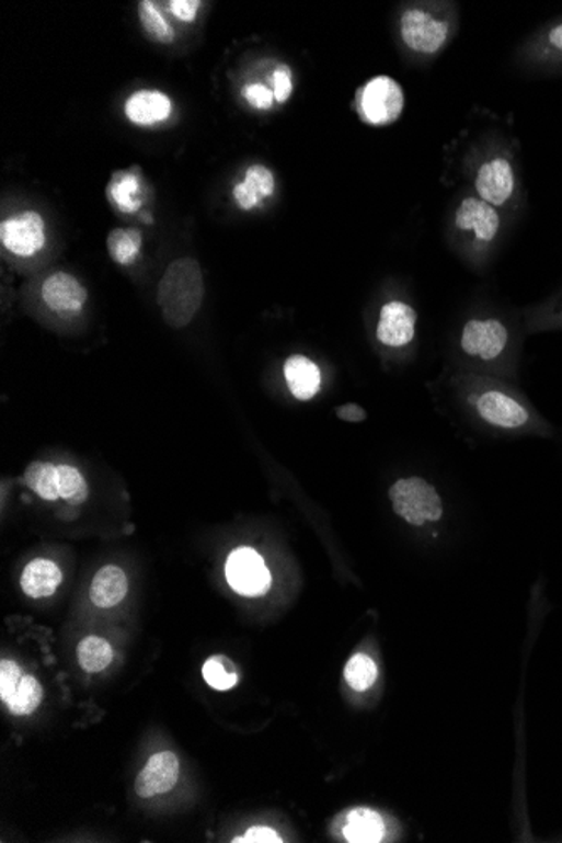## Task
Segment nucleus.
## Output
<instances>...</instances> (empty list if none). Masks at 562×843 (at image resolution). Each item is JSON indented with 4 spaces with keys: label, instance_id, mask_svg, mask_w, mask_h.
<instances>
[{
    "label": "nucleus",
    "instance_id": "f257e3e1",
    "mask_svg": "<svg viewBox=\"0 0 562 843\" xmlns=\"http://www.w3.org/2000/svg\"><path fill=\"white\" fill-rule=\"evenodd\" d=\"M468 189L480 200L497 207L508 218H519L526 209L519 144L507 135L490 132L468 152L464 162Z\"/></svg>",
    "mask_w": 562,
    "mask_h": 843
},
{
    "label": "nucleus",
    "instance_id": "f03ea898",
    "mask_svg": "<svg viewBox=\"0 0 562 843\" xmlns=\"http://www.w3.org/2000/svg\"><path fill=\"white\" fill-rule=\"evenodd\" d=\"M458 27L460 8L455 2H404L395 18L398 43L416 65H428L447 52L457 37Z\"/></svg>",
    "mask_w": 562,
    "mask_h": 843
},
{
    "label": "nucleus",
    "instance_id": "7ed1b4c3",
    "mask_svg": "<svg viewBox=\"0 0 562 843\" xmlns=\"http://www.w3.org/2000/svg\"><path fill=\"white\" fill-rule=\"evenodd\" d=\"M514 219L480 200L470 189L455 197L450 210L451 232L461 239L477 258L492 253Z\"/></svg>",
    "mask_w": 562,
    "mask_h": 843
},
{
    "label": "nucleus",
    "instance_id": "20e7f679",
    "mask_svg": "<svg viewBox=\"0 0 562 843\" xmlns=\"http://www.w3.org/2000/svg\"><path fill=\"white\" fill-rule=\"evenodd\" d=\"M204 300V278L199 261L179 258L163 272L157 288V304L172 329H185L197 316Z\"/></svg>",
    "mask_w": 562,
    "mask_h": 843
},
{
    "label": "nucleus",
    "instance_id": "39448f33",
    "mask_svg": "<svg viewBox=\"0 0 562 843\" xmlns=\"http://www.w3.org/2000/svg\"><path fill=\"white\" fill-rule=\"evenodd\" d=\"M514 62L527 77H562V15L530 33L515 49Z\"/></svg>",
    "mask_w": 562,
    "mask_h": 843
},
{
    "label": "nucleus",
    "instance_id": "423d86ee",
    "mask_svg": "<svg viewBox=\"0 0 562 843\" xmlns=\"http://www.w3.org/2000/svg\"><path fill=\"white\" fill-rule=\"evenodd\" d=\"M512 345V327L501 317H473L461 329V351L483 364H497L511 357Z\"/></svg>",
    "mask_w": 562,
    "mask_h": 843
},
{
    "label": "nucleus",
    "instance_id": "0eeeda50",
    "mask_svg": "<svg viewBox=\"0 0 562 843\" xmlns=\"http://www.w3.org/2000/svg\"><path fill=\"white\" fill-rule=\"evenodd\" d=\"M406 105L403 87L394 78L379 75L359 87L356 110L364 124L388 127L401 118Z\"/></svg>",
    "mask_w": 562,
    "mask_h": 843
},
{
    "label": "nucleus",
    "instance_id": "6e6552de",
    "mask_svg": "<svg viewBox=\"0 0 562 843\" xmlns=\"http://www.w3.org/2000/svg\"><path fill=\"white\" fill-rule=\"evenodd\" d=\"M392 509L408 524L421 525L438 522L443 503L435 487L420 477L401 478L389 489Z\"/></svg>",
    "mask_w": 562,
    "mask_h": 843
},
{
    "label": "nucleus",
    "instance_id": "1a4fd4ad",
    "mask_svg": "<svg viewBox=\"0 0 562 843\" xmlns=\"http://www.w3.org/2000/svg\"><path fill=\"white\" fill-rule=\"evenodd\" d=\"M473 402L479 417L498 430L524 431L530 426H541L526 401L508 389L489 386L475 396Z\"/></svg>",
    "mask_w": 562,
    "mask_h": 843
},
{
    "label": "nucleus",
    "instance_id": "9d476101",
    "mask_svg": "<svg viewBox=\"0 0 562 843\" xmlns=\"http://www.w3.org/2000/svg\"><path fill=\"white\" fill-rule=\"evenodd\" d=\"M226 580L229 586L243 596H262L272 586V574L265 561L251 547H240L229 554L226 561Z\"/></svg>",
    "mask_w": 562,
    "mask_h": 843
},
{
    "label": "nucleus",
    "instance_id": "9b49d317",
    "mask_svg": "<svg viewBox=\"0 0 562 843\" xmlns=\"http://www.w3.org/2000/svg\"><path fill=\"white\" fill-rule=\"evenodd\" d=\"M0 241L15 257H34L46 244V225L37 210H21L0 226Z\"/></svg>",
    "mask_w": 562,
    "mask_h": 843
},
{
    "label": "nucleus",
    "instance_id": "f8f14e48",
    "mask_svg": "<svg viewBox=\"0 0 562 843\" xmlns=\"http://www.w3.org/2000/svg\"><path fill=\"white\" fill-rule=\"evenodd\" d=\"M417 311L403 300H389L379 311L376 339L389 349L408 348L416 337Z\"/></svg>",
    "mask_w": 562,
    "mask_h": 843
},
{
    "label": "nucleus",
    "instance_id": "ddd939ff",
    "mask_svg": "<svg viewBox=\"0 0 562 843\" xmlns=\"http://www.w3.org/2000/svg\"><path fill=\"white\" fill-rule=\"evenodd\" d=\"M41 297L49 310L59 316H73L83 308L88 292L80 280L65 272H56L44 280Z\"/></svg>",
    "mask_w": 562,
    "mask_h": 843
},
{
    "label": "nucleus",
    "instance_id": "4468645a",
    "mask_svg": "<svg viewBox=\"0 0 562 843\" xmlns=\"http://www.w3.org/2000/svg\"><path fill=\"white\" fill-rule=\"evenodd\" d=\"M179 760L171 751L153 754L135 779V793L140 798H152L171 791L179 782Z\"/></svg>",
    "mask_w": 562,
    "mask_h": 843
},
{
    "label": "nucleus",
    "instance_id": "2eb2a0df",
    "mask_svg": "<svg viewBox=\"0 0 562 843\" xmlns=\"http://www.w3.org/2000/svg\"><path fill=\"white\" fill-rule=\"evenodd\" d=\"M275 172L263 163H253L244 172L243 181L232 187V200L241 210H253L275 196Z\"/></svg>",
    "mask_w": 562,
    "mask_h": 843
},
{
    "label": "nucleus",
    "instance_id": "dca6fc26",
    "mask_svg": "<svg viewBox=\"0 0 562 843\" xmlns=\"http://www.w3.org/2000/svg\"><path fill=\"white\" fill-rule=\"evenodd\" d=\"M174 103L159 90H138L128 96L125 115L138 127L162 124L172 115Z\"/></svg>",
    "mask_w": 562,
    "mask_h": 843
},
{
    "label": "nucleus",
    "instance_id": "f3484780",
    "mask_svg": "<svg viewBox=\"0 0 562 843\" xmlns=\"http://www.w3.org/2000/svg\"><path fill=\"white\" fill-rule=\"evenodd\" d=\"M284 376L298 401H310L322 388V371L307 355L294 354L285 361Z\"/></svg>",
    "mask_w": 562,
    "mask_h": 843
},
{
    "label": "nucleus",
    "instance_id": "a211bd4d",
    "mask_svg": "<svg viewBox=\"0 0 562 843\" xmlns=\"http://www.w3.org/2000/svg\"><path fill=\"white\" fill-rule=\"evenodd\" d=\"M61 583V569L51 559H33L21 574L22 591L34 600L53 596Z\"/></svg>",
    "mask_w": 562,
    "mask_h": 843
},
{
    "label": "nucleus",
    "instance_id": "6ab92c4d",
    "mask_svg": "<svg viewBox=\"0 0 562 843\" xmlns=\"http://www.w3.org/2000/svg\"><path fill=\"white\" fill-rule=\"evenodd\" d=\"M128 593V580L124 569L118 566H105L91 581L90 597L99 608H113L124 601Z\"/></svg>",
    "mask_w": 562,
    "mask_h": 843
},
{
    "label": "nucleus",
    "instance_id": "aec40b11",
    "mask_svg": "<svg viewBox=\"0 0 562 843\" xmlns=\"http://www.w3.org/2000/svg\"><path fill=\"white\" fill-rule=\"evenodd\" d=\"M342 836L353 843H378L385 839L381 814L367 808L348 811L342 823Z\"/></svg>",
    "mask_w": 562,
    "mask_h": 843
},
{
    "label": "nucleus",
    "instance_id": "412c9836",
    "mask_svg": "<svg viewBox=\"0 0 562 843\" xmlns=\"http://www.w3.org/2000/svg\"><path fill=\"white\" fill-rule=\"evenodd\" d=\"M106 197L121 213H137L142 207V184L131 171H118L112 175Z\"/></svg>",
    "mask_w": 562,
    "mask_h": 843
},
{
    "label": "nucleus",
    "instance_id": "4be33fe9",
    "mask_svg": "<svg viewBox=\"0 0 562 843\" xmlns=\"http://www.w3.org/2000/svg\"><path fill=\"white\" fill-rule=\"evenodd\" d=\"M22 481L27 489L33 490L37 497L48 502L61 499L59 495L58 465L49 462H33L22 475Z\"/></svg>",
    "mask_w": 562,
    "mask_h": 843
},
{
    "label": "nucleus",
    "instance_id": "5701e85b",
    "mask_svg": "<svg viewBox=\"0 0 562 843\" xmlns=\"http://www.w3.org/2000/svg\"><path fill=\"white\" fill-rule=\"evenodd\" d=\"M142 243V231L135 228L112 229L106 238L110 257L116 264H124V266L137 260Z\"/></svg>",
    "mask_w": 562,
    "mask_h": 843
},
{
    "label": "nucleus",
    "instance_id": "b1692460",
    "mask_svg": "<svg viewBox=\"0 0 562 843\" xmlns=\"http://www.w3.org/2000/svg\"><path fill=\"white\" fill-rule=\"evenodd\" d=\"M138 19H140V24H142L144 31H146L150 39L162 44L174 43V27L169 24L168 19L163 15L162 8L157 2H152V0L138 2Z\"/></svg>",
    "mask_w": 562,
    "mask_h": 843
},
{
    "label": "nucleus",
    "instance_id": "393cba45",
    "mask_svg": "<svg viewBox=\"0 0 562 843\" xmlns=\"http://www.w3.org/2000/svg\"><path fill=\"white\" fill-rule=\"evenodd\" d=\"M203 677L209 687L216 691H229L240 682L237 663L226 656H213L203 667Z\"/></svg>",
    "mask_w": 562,
    "mask_h": 843
},
{
    "label": "nucleus",
    "instance_id": "a878e982",
    "mask_svg": "<svg viewBox=\"0 0 562 843\" xmlns=\"http://www.w3.org/2000/svg\"><path fill=\"white\" fill-rule=\"evenodd\" d=\"M77 653L78 663L88 673L102 672L113 660L112 647L100 637H87L81 640Z\"/></svg>",
    "mask_w": 562,
    "mask_h": 843
},
{
    "label": "nucleus",
    "instance_id": "bb28decb",
    "mask_svg": "<svg viewBox=\"0 0 562 843\" xmlns=\"http://www.w3.org/2000/svg\"><path fill=\"white\" fill-rule=\"evenodd\" d=\"M43 697L44 691L39 681L33 675H24L18 691L11 695L5 706L14 716H30L36 713L37 707L43 703Z\"/></svg>",
    "mask_w": 562,
    "mask_h": 843
},
{
    "label": "nucleus",
    "instance_id": "cd10ccee",
    "mask_svg": "<svg viewBox=\"0 0 562 843\" xmlns=\"http://www.w3.org/2000/svg\"><path fill=\"white\" fill-rule=\"evenodd\" d=\"M59 495L69 505H81L90 497V487L81 471L71 465H58Z\"/></svg>",
    "mask_w": 562,
    "mask_h": 843
},
{
    "label": "nucleus",
    "instance_id": "c85d7f7f",
    "mask_svg": "<svg viewBox=\"0 0 562 843\" xmlns=\"http://www.w3.org/2000/svg\"><path fill=\"white\" fill-rule=\"evenodd\" d=\"M344 677L354 691H367L378 681V665L374 663L370 657L356 653L345 665Z\"/></svg>",
    "mask_w": 562,
    "mask_h": 843
},
{
    "label": "nucleus",
    "instance_id": "c756f323",
    "mask_svg": "<svg viewBox=\"0 0 562 843\" xmlns=\"http://www.w3.org/2000/svg\"><path fill=\"white\" fill-rule=\"evenodd\" d=\"M527 319L532 330L562 329V295L554 300L546 301L541 307L534 308Z\"/></svg>",
    "mask_w": 562,
    "mask_h": 843
},
{
    "label": "nucleus",
    "instance_id": "7c9ffc66",
    "mask_svg": "<svg viewBox=\"0 0 562 843\" xmlns=\"http://www.w3.org/2000/svg\"><path fill=\"white\" fill-rule=\"evenodd\" d=\"M266 83L275 93L276 105H285L295 91L294 71H291L290 66L279 62L269 71Z\"/></svg>",
    "mask_w": 562,
    "mask_h": 843
},
{
    "label": "nucleus",
    "instance_id": "2f4dec72",
    "mask_svg": "<svg viewBox=\"0 0 562 843\" xmlns=\"http://www.w3.org/2000/svg\"><path fill=\"white\" fill-rule=\"evenodd\" d=\"M241 94H243L244 102L257 112H269L276 103L272 88L262 81L244 84Z\"/></svg>",
    "mask_w": 562,
    "mask_h": 843
},
{
    "label": "nucleus",
    "instance_id": "473e14b6",
    "mask_svg": "<svg viewBox=\"0 0 562 843\" xmlns=\"http://www.w3.org/2000/svg\"><path fill=\"white\" fill-rule=\"evenodd\" d=\"M22 670L18 663L12 660H2L0 663V698L2 703H8L11 695L18 691L19 684H21Z\"/></svg>",
    "mask_w": 562,
    "mask_h": 843
},
{
    "label": "nucleus",
    "instance_id": "72a5a7b5",
    "mask_svg": "<svg viewBox=\"0 0 562 843\" xmlns=\"http://www.w3.org/2000/svg\"><path fill=\"white\" fill-rule=\"evenodd\" d=\"M203 2L199 0H172L169 2V11L181 22H194L199 14Z\"/></svg>",
    "mask_w": 562,
    "mask_h": 843
},
{
    "label": "nucleus",
    "instance_id": "f704fd0d",
    "mask_svg": "<svg viewBox=\"0 0 562 843\" xmlns=\"http://www.w3.org/2000/svg\"><path fill=\"white\" fill-rule=\"evenodd\" d=\"M232 842L240 843H282V836L275 832V830L268 829V827H253L248 830L246 835L238 836Z\"/></svg>",
    "mask_w": 562,
    "mask_h": 843
},
{
    "label": "nucleus",
    "instance_id": "c9c22d12",
    "mask_svg": "<svg viewBox=\"0 0 562 843\" xmlns=\"http://www.w3.org/2000/svg\"><path fill=\"white\" fill-rule=\"evenodd\" d=\"M335 414H337L339 420L347 421V423H363L367 418L366 409L363 406L354 405V402L339 406L335 409Z\"/></svg>",
    "mask_w": 562,
    "mask_h": 843
}]
</instances>
